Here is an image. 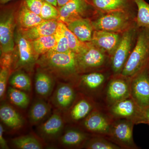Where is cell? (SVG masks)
Wrapping results in <instances>:
<instances>
[{
    "mask_svg": "<svg viewBox=\"0 0 149 149\" xmlns=\"http://www.w3.org/2000/svg\"><path fill=\"white\" fill-rule=\"evenodd\" d=\"M149 63V28H141L136 44L120 74L131 78L146 69Z\"/></svg>",
    "mask_w": 149,
    "mask_h": 149,
    "instance_id": "cell-1",
    "label": "cell"
},
{
    "mask_svg": "<svg viewBox=\"0 0 149 149\" xmlns=\"http://www.w3.org/2000/svg\"><path fill=\"white\" fill-rule=\"evenodd\" d=\"M37 61L42 68L61 76L68 77L79 73L77 54L71 51L61 53L50 51L42 55Z\"/></svg>",
    "mask_w": 149,
    "mask_h": 149,
    "instance_id": "cell-2",
    "label": "cell"
},
{
    "mask_svg": "<svg viewBox=\"0 0 149 149\" xmlns=\"http://www.w3.org/2000/svg\"><path fill=\"white\" fill-rule=\"evenodd\" d=\"M129 10L104 13L92 21L95 30L122 34L132 27L133 21Z\"/></svg>",
    "mask_w": 149,
    "mask_h": 149,
    "instance_id": "cell-3",
    "label": "cell"
},
{
    "mask_svg": "<svg viewBox=\"0 0 149 149\" xmlns=\"http://www.w3.org/2000/svg\"><path fill=\"white\" fill-rule=\"evenodd\" d=\"M135 123L125 119H114L106 138L121 149H139L133 139Z\"/></svg>",
    "mask_w": 149,
    "mask_h": 149,
    "instance_id": "cell-4",
    "label": "cell"
},
{
    "mask_svg": "<svg viewBox=\"0 0 149 149\" xmlns=\"http://www.w3.org/2000/svg\"><path fill=\"white\" fill-rule=\"evenodd\" d=\"M137 30L132 27L121 34L120 42L111 57L112 71L114 74H120L133 49Z\"/></svg>",
    "mask_w": 149,
    "mask_h": 149,
    "instance_id": "cell-5",
    "label": "cell"
},
{
    "mask_svg": "<svg viewBox=\"0 0 149 149\" xmlns=\"http://www.w3.org/2000/svg\"><path fill=\"white\" fill-rule=\"evenodd\" d=\"M107 55L91 42H87L85 49L77 54L78 72H88L103 67Z\"/></svg>",
    "mask_w": 149,
    "mask_h": 149,
    "instance_id": "cell-6",
    "label": "cell"
},
{
    "mask_svg": "<svg viewBox=\"0 0 149 149\" xmlns=\"http://www.w3.org/2000/svg\"><path fill=\"white\" fill-rule=\"evenodd\" d=\"M131 78L120 74H114L107 84L105 101L107 107L127 98L130 95Z\"/></svg>",
    "mask_w": 149,
    "mask_h": 149,
    "instance_id": "cell-7",
    "label": "cell"
},
{
    "mask_svg": "<svg viewBox=\"0 0 149 149\" xmlns=\"http://www.w3.org/2000/svg\"><path fill=\"white\" fill-rule=\"evenodd\" d=\"M108 113L113 119L132 120L135 124L141 123L143 111L130 97L108 107Z\"/></svg>",
    "mask_w": 149,
    "mask_h": 149,
    "instance_id": "cell-8",
    "label": "cell"
},
{
    "mask_svg": "<svg viewBox=\"0 0 149 149\" xmlns=\"http://www.w3.org/2000/svg\"><path fill=\"white\" fill-rule=\"evenodd\" d=\"M130 95L143 109L149 108V77L147 68L131 77Z\"/></svg>",
    "mask_w": 149,
    "mask_h": 149,
    "instance_id": "cell-9",
    "label": "cell"
},
{
    "mask_svg": "<svg viewBox=\"0 0 149 149\" xmlns=\"http://www.w3.org/2000/svg\"><path fill=\"white\" fill-rule=\"evenodd\" d=\"M113 120L108 113L95 108L84 119L83 125L89 132L107 138Z\"/></svg>",
    "mask_w": 149,
    "mask_h": 149,
    "instance_id": "cell-10",
    "label": "cell"
},
{
    "mask_svg": "<svg viewBox=\"0 0 149 149\" xmlns=\"http://www.w3.org/2000/svg\"><path fill=\"white\" fill-rule=\"evenodd\" d=\"M14 15L9 11L1 15L0 20L1 54L13 52L14 49Z\"/></svg>",
    "mask_w": 149,
    "mask_h": 149,
    "instance_id": "cell-11",
    "label": "cell"
},
{
    "mask_svg": "<svg viewBox=\"0 0 149 149\" xmlns=\"http://www.w3.org/2000/svg\"><path fill=\"white\" fill-rule=\"evenodd\" d=\"M91 6L88 0H70L64 6L58 7V20L66 24L82 18Z\"/></svg>",
    "mask_w": 149,
    "mask_h": 149,
    "instance_id": "cell-12",
    "label": "cell"
},
{
    "mask_svg": "<svg viewBox=\"0 0 149 149\" xmlns=\"http://www.w3.org/2000/svg\"><path fill=\"white\" fill-rule=\"evenodd\" d=\"M16 42L18 59L16 68H28L32 67L37 61L38 57L34 50L32 42L24 37L18 30Z\"/></svg>",
    "mask_w": 149,
    "mask_h": 149,
    "instance_id": "cell-13",
    "label": "cell"
},
{
    "mask_svg": "<svg viewBox=\"0 0 149 149\" xmlns=\"http://www.w3.org/2000/svg\"><path fill=\"white\" fill-rule=\"evenodd\" d=\"M121 34L95 30L91 42L111 57L120 42Z\"/></svg>",
    "mask_w": 149,
    "mask_h": 149,
    "instance_id": "cell-14",
    "label": "cell"
},
{
    "mask_svg": "<svg viewBox=\"0 0 149 149\" xmlns=\"http://www.w3.org/2000/svg\"><path fill=\"white\" fill-rule=\"evenodd\" d=\"M75 97V91L72 85L62 83L59 84L54 92L52 102L58 108L67 109L73 104Z\"/></svg>",
    "mask_w": 149,
    "mask_h": 149,
    "instance_id": "cell-15",
    "label": "cell"
},
{
    "mask_svg": "<svg viewBox=\"0 0 149 149\" xmlns=\"http://www.w3.org/2000/svg\"><path fill=\"white\" fill-rule=\"evenodd\" d=\"M57 19L44 20L41 23L27 29L20 28L19 30L27 39L32 41L40 37L54 35L58 26Z\"/></svg>",
    "mask_w": 149,
    "mask_h": 149,
    "instance_id": "cell-16",
    "label": "cell"
},
{
    "mask_svg": "<svg viewBox=\"0 0 149 149\" xmlns=\"http://www.w3.org/2000/svg\"><path fill=\"white\" fill-rule=\"evenodd\" d=\"M105 74L100 72H91L80 76L77 86L81 91L92 94L102 90L107 81Z\"/></svg>",
    "mask_w": 149,
    "mask_h": 149,
    "instance_id": "cell-17",
    "label": "cell"
},
{
    "mask_svg": "<svg viewBox=\"0 0 149 149\" xmlns=\"http://www.w3.org/2000/svg\"><path fill=\"white\" fill-rule=\"evenodd\" d=\"M65 24L68 29L81 42L84 43L91 42L95 29L93 27L92 22L89 19L82 17L70 22Z\"/></svg>",
    "mask_w": 149,
    "mask_h": 149,
    "instance_id": "cell-18",
    "label": "cell"
},
{
    "mask_svg": "<svg viewBox=\"0 0 149 149\" xmlns=\"http://www.w3.org/2000/svg\"><path fill=\"white\" fill-rule=\"evenodd\" d=\"M92 6L102 13L128 11L133 0H89Z\"/></svg>",
    "mask_w": 149,
    "mask_h": 149,
    "instance_id": "cell-19",
    "label": "cell"
},
{
    "mask_svg": "<svg viewBox=\"0 0 149 149\" xmlns=\"http://www.w3.org/2000/svg\"><path fill=\"white\" fill-rule=\"evenodd\" d=\"M94 102L88 97L77 100L70 111V119L74 122L84 120L95 109Z\"/></svg>",
    "mask_w": 149,
    "mask_h": 149,
    "instance_id": "cell-20",
    "label": "cell"
},
{
    "mask_svg": "<svg viewBox=\"0 0 149 149\" xmlns=\"http://www.w3.org/2000/svg\"><path fill=\"white\" fill-rule=\"evenodd\" d=\"M63 121L59 113H54L41 125L40 133L46 139H52L57 136L62 130Z\"/></svg>",
    "mask_w": 149,
    "mask_h": 149,
    "instance_id": "cell-21",
    "label": "cell"
},
{
    "mask_svg": "<svg viewBox=\"0 0 149 149\" xmlns=\"http://www.w3.org/2000/svg\"><path fill=\"white\" fill-rule=\"evenodd\" d=\"M1 120L7 126L12 129H17L23 124V118L13 108L7 104L1 106Z\"/></svg>",
    "mask_w": 149,
    "mask_h": 149,
    "instance_id": "cell-22",
    "label": "cell"
},
{
    "mask_svg": "<svg viewBox=\"0 0 149 149\" xmlns=\"http://www.w3.org/2000/svg\"><path fill=\"white\" fill-rule=\"evenodd\" d=\"M17 19L20 28L22 29L34 27L44 21L40 15L27 8L22 1L19 10Z\"/></svg>",
    "mask_w": 149,
    "mask_h": 149,
    "instance_id": "cell-23",
    "label": "cell"
},
{
    "mask_svg": "<svg viewBox=\"0 0 149 149\" xmlns=\"http://www.w3.org/2000/svg\"><path fill=\"white\" fill-rule=\"evenodd\" d=\"M53 78L47 72L40 71L35 78V87L36 93L42 97H47L51 95L54 86Z\"/></svg>",
    "mask_w": 149,
    "mask_h": 149,
    "instance_id": "cell-24",
    "label": "cell"
},
{
    "mask_svg": "<svg viewBox=\"0 0 149 149\" xmlns=\"http://www.w3.org/2000/svg\"><path fill=\"white\" fill-rule=\"evenodd\" d=\"M88 140L87 133L78 129H71L67 130L63 135L61 142L66 146L76 147L84 145Z\"/></svg>",
    "mask_w": 149,
    "mask_h": 149,
    "instance_id": "cell-25",
    "label": "cell"
},
{
    "mask_svg": "<svg viewBox=\"0 0 149 149\" xmlns=\"http://www.w3.org/2000/svg\"><path fill=\"white\" fill-rule=\"evenodd\" d=\"M50 111L51 107L47 102L41 100L36 101L29 110L30 122L33 124L39 123L48 115Z\"/></svg>",
    "mask_w": 149,
    "mask_h": 149,
    "instance_id": "cell-26",
    "label": "cell"
},
{
    "mask_svg": "<svg viewBox=\"0 0 149 149\" xmlns=\"http://www.w3.org/2000/svg\"><path fill=\"white\" fill-rule=\"evenodd\" d=\"M31 41L34 50L38 56L42 55L52 50L54 47L56 43L54 34L40 37Z\"/></svg>",
    "mask_w": 149,
    "mask_h": 149,
    "instance_id": "cell-27",
    "label": "cell"
},
{
    "mask_svg": "<svg viewBox=\"0 0 149 149\" xmlns=\"http://www.w3.org/2000/svg\"><path fill=\"white\" fill-rule=\"evenodd\" d=\"M138 8L136 22L137 27L149 28V4L145 0H133Z\"/></svg>",
    "mask_w": 149,
    "mask_h": 149,
    "instance_id": "cell-28",
    "label": "cell"
},
{
    "mask_svg": "<svg viewBox=\"0 0 149 149\" xmlns=\"http://www.w3.org/2000/svg\"><path fill=\"white\" fill-rule=\"evenodd\" d=\"M58 24L67 39L70 51L76 54L80 53L85 49L87 42H81L62 22L59 21Z\"/></svg>",
    "mask_w": 149,
    "mask_h": 149,
    "instance_id": "cell-29",
    "label": "cell"
},
{
    "mask_svg": "<svg viewBox=\"0 0 149 149\" xmlns=\"http://www.w3.org/2000/svg\"><path fill=\"white\" fill-rule=\"evenodd\" d=\"M84 147L88 149H121L105 137L98 136L87 140L84 145Z\"/></svg>",
    "mask_w": 149,
    "mask_h": 149,
    "instance_id": "cell-30",
    "label": "cell"
},
{
    "mask_svg": "<svg viewBox=\"0 0 149 149\" xmlns=\"http://www.w3.org/2000/svg\"><path fill=\"white\" fill-rule=\"evenodd\" d=\"M8 96L12 103L21 108H26L29 102V96L24 92L13 87H9Z\"/></svg>",
    "mask_w": 149,
    "mask_h": 149,
    "instance_id": "cell-31",
    "label": "cell"
},
{
    "mask_svg": "<svg viewBox=\"0 0 149 149\" xmlns=\"http://www.w3.org/2000/svg\"><path fill=\"white\" fill-rule=\"evenodd\" d=\"M13 144L17 148L20 149H41L42 146L37 139L31 135L17 137L13 139Z\"/></svg>",
    "mask_w": 149,
    "mask_h": 149,
    "instance_id": "cell-32",
    "label": "cell"
},
{
    "mask_svg": "<svg viewBox=\"0 0 149 149\" xmlns=\"http://www.w3.org/2000/svg\"><path fill=\"white\" fill-rule=\"evenodd\" d=\"M9 83L12 87L22 91H30L31 81L27 74L22 72L14 73L10 77Z\"/></svg>",
    "mask_w": 149,
    "mask_h": 149,
    "instance_id": "cell-33",
    "label": "cell"
},
{
    "mask_svg": "<svg viewBox=\"0 0 149 149\" xmlns=\"http://www.w3.org/2000/svg\"><path fill=\"white\" fill-rule=\"evenodd\" d=\"M54 35L56 38V45L51 51L61 53L68 52L71 51L67 39L63 34L59 24Z\"/></svg>",
    "mask_w": 149,
    "mask_h": 149,
    "instance_id": "cell-34",
    "label": "cell"
},
{
    "mask_svg": "<svg viewBox=\"0 0 149 149\" xmlns=\"http://www.w3.org/2000/svg\"><path fill=\"white\" fill-rule=\"evenodd\" d=\"M40 15L44 20H58L59 14L58 8L49 3L44 1Z\"/></svg>",
    "mask_w": 149,
    "mask_h": 149,
    "instance_id": "cell-35",
    "label": "cell"
},
{
    "mask_svg": "<svg viewBox=\"0 0 149 149\" xmlns=\"http://www.w3.org/2000/svg\"><path fill=\"white\" fill-rule=\"evenodd\" d=\"M23 4L29 10L40 15L42 7L43 0H22Z\"/></svg>",
    "mask_w": 149,
    "mask_h": 149,
    "instance_id": "cell-36",
    "label": "cell"
},
{
    "mask_svg": "<svg viewBox=\"0 0 149 149\" xmlns=\"http://www.w3.org/2000/svg\"><path fill=\"white\" fill-rule=\"evenodd\" d=\"M9 74V69L1 68L0 71V97L3 98L6 88L7 82Z\"/></svg>",
    "mask_w": 149,
    "mask_h": 149,
    "instance_id": "cell-37",
    "label": "cell"
},
{
    "mask_svg": "<svg viewBox=\"0 0 149 149\" xmlns=\"http://www.w3.org/2000/svg\"><path fill=\"white\" fill-rule=\"evenodd\" d=\"M13 52L1 54V67L9 69L13 61Z\"/></svg>",
    "mask_w": 149,
    "mask_h": 149,
    "instance_id": "cell-38",
    "label": "cell"
},
{
    "mask_svg": "<svg viewBox=\"0 0 149 149\" xmlns=\"http://www.w3.org/2000/svg\"><path fill=\"white\" fill-rule=\"evenodd\" d=\"M3 128L1 124H0V146L1 149H8L5 139L3 137Z\"/></svg>",
    "mask_w": 149,
    "mask_h": 149,
    "instance_id": "cell-39",
    "label": "cell"
},
{
    "mask_svg": "<svg viewBox=\"0 0 149 149\" xmlns=\"http://www.w3.org/2000/svg\"><path fill=\"white\" fill-rule=\"evenodd\" d=\"M141 123H145L149 125V108L143 109Z\"/></svg>",
    "mask_w": 149,
    "mask_h": 149,
    "instance_id": "cell-40",
    "label": "cell"
},
{
    "mask_svg": "<svg viewBox=\"0 0 149 149\" xmlns=\"http://www.w3.org/2000/svg\"><path fill=\"white\" fill-rule=\"evenodd\" d=\"M70 0H57V2L58 7H60L65 5L66 3L68 2Z\"/></svg>",
    "mask_w": 149,
    "mask_h": 149,
    "instance_id": "cell-41",
    "label": "cell"
},
{
    "mask_svg": "<svg viewBox=\"0 0 149 149\" xmlns=\"http://www.w3.org/2000/svg\"><path fill=\"white\" fill-rule=\"evenodd\" d=\"M57 7V0H43Z\"/></svg>",
    "mask_w": 149,
    "mask_h": 149,
    "instance_id": "cell-42",
    "label": "cell"
},
{
    "mask_svg": "<svg viewBox=\"0 0 149 149\" xmlns=\"http://www.w3.org/2000/svg\"><path fill=\"white\" fill-rule=\"evenodd\" d=\"M12 1H13V0H0V3L1 4L4 5Z\"/></svg>",
    "mask_w": 149,
    "mask_h": 149,
    "instance_id": "cell-43",
    "label": "cell"
},
{
    "mask_svg": "<svg viewBox=\"0 0 149 149\" xmlns=\"http://www.w3.org/2000/svg\"><path fill=\"white\" fill-rule=\"evenodd\" d=\"M147 71H148V73L149 77V63L148 65V67H147Z\"/></svg>",
    "mask_w": 149,
    "mask_h": 149,
    "instance_id": "cell-44",
    "label": "cell"
}]
</instances>
